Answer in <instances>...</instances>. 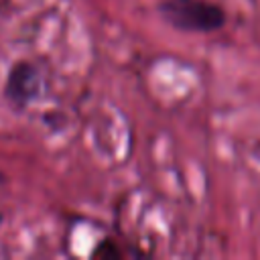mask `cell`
<instances>
[{
    "instance_id": "obj_1",
    "label": "cell",
    "mask_w": 260,
    "mask_h": 260,
    "mask_svg": "<svg viewBox=\"0 0 260 260\" xmlns=\"http://www.w3.org/2000/svg\"><path fill=\"white\" fill-rule=\"evenodd\" d=\"M158 12L162 20L183 32H213L225 24L223 8L207 0H160Z\"/></svg>"
},
{
    "instance_id": "obj_2",
    "label": "cell",
    "mask_w": 260,
    "mask_h": 260,
    "mask_svg": "<svg viewBox=\"0 0 260 260\" xmlns=\"http://www.w3.org/2000/svg\"><path fill=\"white\" fill-rule=\"evenodd\" d=\"M41 93V71L35 63L18 61L10 67L6 83H4V95L10 104L24 108L32 104Z\"/></svg>"
},
{
    "instance_id": "obj_3",
    "label": "cell",
    "mask_w": 260,
    "mask_h": 260,
    "mask_svg": "<svg viewBox=\"0 0 260 260\" xmlns=\"http://www.w3.org/2000/svg\"><path fill=\"white\" fill-rule=\"evenodd\" d=\"M2 181H4V175H2V173H0V183H2Z\"/></svg>"
},
{
    "instance_id": "obj_4",
    "label": "cell",
    "mask_w": 260,
    "mask_h": 260,
    "mask_svg": "<svg viewBox=\"0 0 260 260\" xmlns=\"http://www.w3.org/2000/svg\"><path fill=\"white\" fill-rule=\"evenodd\" d=\"M0 221H2V215H0Z\"/></svg>"
}]
</instances>
